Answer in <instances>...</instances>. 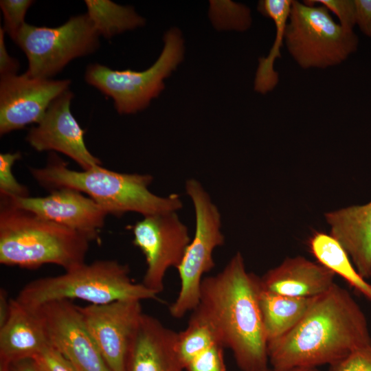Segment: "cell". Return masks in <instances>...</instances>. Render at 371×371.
Returning <instances> with one entry per match:
<instances>
[{
	"instance_id": "cell-11",
	"label": "cell",
	"mask_w": 371,
	"mask_h": 371,
	"mask_svg": "<svg viewBox=\"0 0 371 371\" xmlns=\"http://www.w3.org/2000/svg\"><path fill=\"white\" fill-rule=\"evenodd\" d=\"M77 306L110 371H125L130 345L144 313L141 301Z\"/></svg>"
},
{
	"instance_id": "cell-9",
	"label": "cell",
	"mask_w": 371,
	"mask_h": 371,
	"mask_svg": "<svg viewBox=\"0 0 371 371\" xmlns=\"http://www.w3.org/2000/svg\"><path fill=\"white\" fill-rule=\"evenodd\" d=\"M87 14L70 18L57 27L25 23L15 43L28 60L25 72L34 78L49 79L71 60L93 52L99 45Z\"/></svg>"
},
{
	"instance_id": "cell-4",
	"label": "cell",
	"mask_w": 371,
	"mask_h": 371,
	"mask_svg": "<svg viewBox=\"0 0 371 371\" xmlns=\"http://www.w3.org/2000/svg\"><path fill=\"white\" fill-rule=\"evenodd\" d=\"M89 243L72 229L1 201L2 265L32 269L54 264L67 271L85 263Z\"/></svg>"
},
{
	"instance_id": "cell-23",
	"label": "cell",
	"mask_w": 371,
	"mask_h": 371,
	"mask_svg": "<svg viewBox=\"0 0 371 371\" xmlns=\"http://www.w3.org/2000/svg\"><path fill=\"white\" fill-rule=\"evenodd\" d=\"M318 263L340 276L355 290L371 302V284L357 271L341 245L330 234L315 232L308 240Z\"/></svg>"
},
{
	"instance_id": "cell-27",
	"label": "cell",
	"mask_w": 371,
	"mask_h": 371,
	"mask_svg": "<svg viewBox=\"0 0 371 371\" xmlns=\"http://www.w3.org/2000/svg\"><path fill=\"white\" fill-rule=\"evenodd\" d=\"M307 5L318 3L333 12L339 21V25L346 30L353 31L355 23V5L354 0H306Z\"/></svg>"
},
{
	"instance_id": "cell-8",
	"label": "cell",
	"mask_w": 371,
	"mask_h": 371,
	"mask_svg": "<svg viewBox=\"0 0 371 371\" xmlns=\"http://www.w3.org/2000/svg\"><path fill=\"white\" fill-rule=\"evenodd\" d=\"M164 47L156 62L142 71L113 70L100 64L88 66L85 80L114 101L120 114L135 113L147 107L164 89V80L183 58V41L177 28L164 37Z\"/></svg>"
},
{
	"instance_id": "cell-12",
	"label": "cell",
	"mask_w": 371,
	"mask_h": 371,
	"mask_svg": "<svg viewBox=\"0 0 371 371\" xmlns=\"http://www.w3.org/2000/svg\"><path fill=\"white\" fill-rule=\"evenodd\" d=\"M70 80L34 78L25 73L1 77L0 133L39 123L51 103L68 90Z\"/></svg>"
},
{
	"instance_id": "cell-32",
	"label": "cell",
	"mask_w": 371,
	"mask_h": 371,
	"mask_svg": "<svg viewBox=\"0 0 371 371\" xmlns=\"http://www.w3.org/2000/svg\"><path fill=\"white\" fill-rule=\"evenodd\" d=\"M0 371H41L34 358L12 361L10 363H0Z\"/></svg>"
},
{
	"instance_id": "cell-33",
	"label": "cell",
	"mask_w": 371,
	"mask_h": 371,
	"mask_svg": "<svg viewBox=\"0 0 371 371\" xmlns=\"http://www.w3.org/2000/svg\"><path fill=\"white\" fill-rule=\"evenodd\" d=\"M10 299L4 289L0 291V326L5 322L10 311Z\"/></svg>"
},
{
	"instance_id": "cell-25",
	"label": "cell",
	"mask_w": 371,
	"mask_h": 371,
	"mask_svg": "<svg viewBox=\"0 0 371 371\" xmlns=\"http://www.w3.org/2000/svg\"><path fill=\"white\" fill-rule=\"evenodd\" d=\"M21 157L20 152L0 155V194L1 198L12 199L29 196L27 188L19 183L14 177L12 168Z\"/></svg>"
},
{
	"instance_id": "cell-29",
	"label": "cell",
	"mask_w": 371,
	"mask_h": 371,
	"mask_svg": "<svg viewBox=\"0 0 371 371\" xmlns=\"http://www.w3.org/2000/svg\"><path fill=\"white\" fill-rule=\"evenodd\" d=\"M330 371H371V344L352 352Z\"/></svg>"
},
{
	"instance_id": "cell-31",
	"label": "cell",
	"mask_w": 371,
	"mask_h": 371,
	"mask_svg": "<svg viewBox=\"0 0 371 371\" xmlns=\"http://www.w3.org/2000/svg\"><path fill=\"white\" fill-rule=\"evenodd\" d=\"M5 30L0 28V75L1 77L16 75L19 68V62L11 57L6 50L4 39Z\"/></svg>"
},
{
	"instance_id": "cell-26",
	"label": "cell",
	"mask_w": 371,
	"mask_h": 371,
	"mask_svg": "<svg viewBox=\"0 0 371 371\" xmlns=\"http://www.w3.org/2000/svg\"><path fill=\"white\" fill-rule=\"evenodd\" d=\"M33 3L34 1L31 0H1L0 1L4 19L3 30L14 42L21 27L25 23V16L27 10Z\"/></svg>"
},
{
	"instance_id": "cell-21",
	"label": "cell",
	"mask_w": 371,
	"mask_h": 371,
	"mask_svg": "<svg viewBox=\"0 0 371 371\" xmlns=\"http://www.w3.org/2000/svg\"><path fill=\"white\" fill-rule=\"evenodd\" d=\"M313 299L277 294L260 285L258 302L267 342L291 330L302 318Z\"/></svg>"
},
{
	"instance_id": "cell-10",
	"label": "cell",
	"mask_w": 371,
	"mask_h": 371,
	"mask_svg": "<svg viewBox=\"0 0 371 371\" xmlns=\"http://www.w3.org/2000/svg\"><path fill=\"white\" fill-rule=\"evenodd\" d=\"M177 212L144 216L131 227L133 244L146 258L142 283L157 295L164 291L166 271L178 267L191 241L188 227Z\"/></svg>"
},
{
	"instance_id": "cell-18",
	"label": "cell",
	"mask_w": 371,
	"mask_h": 371,
	"mask_svg": "<svg viewBox=\"0 0 371 371\" xmlns=\"http://www.w3.org/2000/svg\"><path fill=\"white\" fill-rule=\"evenodd\" d=\"M335 274L318 262L302 256L286 258L261 278L262 289L282 295L314 297L327 291Z\"/></svg>"
},
{
	"instance_id": "cell-22",
	"label": "cell",
	"mask_w": 371,
	"mask_h": 371,
	"mask_svg": "<svg viewBox=\"0 0 371 371\" xmlns=\"http://www.w3.org/2000/svg\"><path fill=\"white\" fill-rule=\"evenodd\" d=\"M293 0H261L257 10L265 16L272 19L276 27L275 41L269 54L258 58V65L254 80V90L265 94L274 89L279 82L278 73L274 69V63L280 58L281 49L284 43V32L289 18Z\"/></svg>"
},
{
	"instance_id": "cell-19",
	"label": "cell",
	"mask_w": 371,
	"mask_h": 371,
	"mask_svg": "<svg viewBox=\"0 0 371 371\" xmlns=\"http://www.w3.org/2000/svg\"><path fill=\"white\" fill-rule=\"evenodd\" d=\"M330 235L344 247L358 273L371 277V201L325 214Z\"/></svg>"
},
{
	"instance_id": "cell-16",
	"label": "cell",
	"mask_w": 371,
	"mask_h": 371,
	"mask_svg": "<svg viewBox=\"0 0 371 371\" xmlns=\"http://www.w3.org/2000/svg\"><path fill=\"white\" fill-rule=\"evenodd\" d=\"M177 333L143 313L128 350L125 371H185L177 348Z\"/></svg>"
},
{
	"instance_id": "cell-7",
	"label": "cell",
	"mask_w": 371,
	"mask_h": 371,
	"mask_svg": "<svg viewBox=\"0 0 371 371\" xmlns=\"http://www.w3.org/2000/svg\"><path fill=\"white\" fill-rule=\"evenodd\" d=\"M186 192L195 214V231L180 265L177 268L181 286L177 297L169 308L171 315L182 318L199 304L203 276L215 266L214 249L224 244L220 212L199 181H186Z\"/></svg>"
},
{
	"instance_id": "cell-28",
	"label": "cell",
	"mask_w": 371,
	"mask_h": 371,
	"mask_svg": "<svg viewBox=\"0 0 371 371\" xmlns=\"http://www.w3.org/2000/svg\"><path fill=\"white\" fill-rule=\"evenodd\" d=\"M34 359L41 371H78L72 363L52 345Z\"/></svg>"
},
{
	"instance_id": "cell-1",
	"label": "cell",
	"mask_w": 371,
	"mask_h": 371,
	"mask_svg": "<svg viewBox=\"0 0 371 371\" xmlns=\"http://www.w3.org/2000/svg\"><path fill=\"white\" fill-rule=\"evenodd\" d=\"M370 344L365 314L350 293L335 283L313 297L291 330L268 342L269 363L277 369L331 367Z\"/></svg>"
},
{
	"instance_id": "cell-34",
	"label": "cell",
	"mask_w": 371,
	"mask_h": 371,
	"mask_svg": "<svg viewBox=\"0 0 371 371\" xmlns=\"http://www.w3.org/2000/svg\"><path fill=\"white\" fill-rule=\"evenodd\" d=\"M261 371H322L317 368H292L286 369L267 368Z\"/></svg>"
},
{
	"instance_id": "cell-6",
	"label": "cell",
	"mask_w": 371,
	"mask_h": 371,
	"mask_svg": "<svg viewBox=\"0 0 371 371\" xmlns=\"http://www.w3.org/2000/svg\"><path fill=\"white\" fill-rule=\"evenodd\" d=\"M284 43L304 69H326L345 61L358 48L359 38L337 23L323 5L293 0Z\"/></svg>"
},
{
	"instance_id": "cell-30",
	"label": "cell",
	"mask_w": 371,
	"mask_h": 371,
	"mask_svg": "<svg viewBox=\"0 0 371 371\" xmlns=\"http://www.w3.org/2000/svg\"><path fill=\"white\" fill-rule=\"evenodd\" d=\"M355 23L366 36L371 37V0H354Z\"/></svg>"
},
{
	"instance_id": "cell-20",
	"label": "cell",
	"mask_w": 371,
	"mask_h": 371,
	"mask_svg": "<svg viewBox=\"0 0 371 371\" xmlns=\"http://www.w3.org/2000/svg\"><path fill=\"white\" fill-rule=\"evenodd\" d=\"M176 348L185 371H226L225 347L209 323L194 311L186 328L177 333Z\"/></svg>"
},
{
	"instance_id": "cell-5",
	"label": "cell",
	"mask_w": 371,
	"mask_h": 371,
	"mask_svg": "<svg viewBox=\"0 0 371 371\" xmlns=\"http://www.w3.org/2000/svg\"><path fill=\"white\" fill-rule=\"evenodd\" d=\"M127 265L116 260L85 262L56 276L41 278L24 286L16 300L33 308L52 301L80 299L91 304L120 300L157 299L142 283L134 282Z\"/></svg>"
},
{
	"instance_id": "cell-24",
	"label": "cell",
	"mask_w": 371,
	"mask_h": 371,
	"mask_svg": "<svg viewBox=\"0 0 371 371\" xmlns=\"http://www.w3.org/2000/svg\"><path fill=\"white\" fill-rule=\"evenodd\" d=\"M87 15L99 35L105 38L133 30L144 24V19L129 6L109 0H86Z\"/></svg>"
},
{
	"instance_id": "cell-3",
	"label": "cell",
	"mask_w": 371,
	"mask_h": 371,
	"mask_svg": "<svg viewBox=\"0 0 371 371\" xmlns=\"http://www.w3.org/2000/svg\"><path fill=\"white\" fill-rule=\"evenodd\" d=\"M35 180L50 190L67 188L87 194L107 214L121 216L137 212L144 216L177 212L182 206L179 194L161 196L149 190L153 177L148 174L120 173L101 166L83 171L67 168V164L51 153L43 168H31Z\"/></svg>"
},
{
	"instance_id": "cell-2",
	"label": "cell",
	"mask_w": 371,
	"mask_h": 371,
	"mask_svg": "<svg viewBox=\"0 0 371 371\" xmlns=\"http://www.w3.org/2000/svg\"><path fill=\"white\" fill-rule=\"evenodd\" d=\"M260 289V278L247 271L243 257L237 252L221 272L203 278L199 304L192 311L209 323L223 346L230 349L241 371L269 368Z\"/></svg>"
},
{
	"instance_id": "cell-14",
	"label": "cell",
	"mask_w": 371,
	"mask_h": 371,
	"mask_svg": "<svg viewBox=\"0 0 371 371\" xmlns=\"http://www.w3.org/2000/svg\"><path fill=\"white\" fill-rule=\"evenodd\" d=\"M1 201L72 229L89 242L99 238L107 215L92 199L67 188L52 190L45 196L1 198Z\"/></svg>"
},
{
	"instance_id": "cell-17",
	"label": "cell",
	"mask_w": 371,
	"mask_h": 371,
	"mask_svg": "<svg viewBox=\"0 0 371 371\" xmlns=\"http://www.w3.org/2000/svg\"><path fill=\"white\" fill-rule=\"evenodd\" d=\"M50 345L38 309L10 299L8 315L0 326V362L34 358Z\"/></svg>"
},
{
	"instance_id": "cell-15",
	"label": "cell",
	"mask_w": 371,
	"mask_h": 371,
	"mask_svg": "<svg viewBox=\"0 0 371 371\" xmlns=\"http://www.w3.org/2000/svg\"><path fill=\"white\" fill-rule=\"evenodd\" d=\"M74 94L69 90L56 98L44 117L28 132L26 140L36 150H52L68 156L84 170L101 166V161L87 149L85 131L73 116L70 104Z\"/></svg>"
},
{
	"instance_id": "cell-13",
	"label": "cell",
	"mask_w": 371,
	"mask_h": 371,
	"mask_svg": "<svg viewBox=\"0 0 371 371\" xmlns=\"http://www.w3.org/2000/svg\"><path fill=\"white\" fill-rule=\"evenodd\" d=\"M36 308L50 344L78 371H110L76 305L69 300H56Z\"/></svg>"
}]
</instances>
